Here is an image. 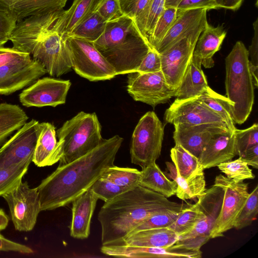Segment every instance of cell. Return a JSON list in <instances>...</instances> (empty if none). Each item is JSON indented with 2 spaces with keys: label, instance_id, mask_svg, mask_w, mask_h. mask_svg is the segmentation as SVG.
Wrapping results in <instances>:
<instances>
[{
  "label": "cell",
  "instance_id": "41",
  "mask_svg": "<svg viewBox=\"0 0 258 258\" xmlns=\"http://www.w3.org/2000/svg\"><path fill=\"white\" fill-rule=\"evenodd\" d=\"M217 166L227 178L235 181L253 179L255 178L251 169L241 157L234 160L222 163Z\"/></svg>",
  "mask_w": 258,
  "mask_h": 258
},
{
  "label": "cell",
  "instance_id": "34",
  "mask_svg": "<svg viewBox=\"0 0 258 258\" xmlns=\"http://www.w3.org/2000/svg\"><path fill=\"white\" fill-rule=\"evenodd\" d=\"M106 24L99 14L93 10L68 37L93 43L103 34Z\"/></svg>",
  "mask_w": 258,
  "mask_h": 258
},
{
  "label": "cell",
  "instance_id": "9",
  "mask_svg": "<svg viewBox=\"0 0 258 258\" xmlns=\"http://www.w3.org/2000/svg\"><path fill=\"white\" fill-rule=\"evenodd\" d=\"M66 43L72 69L91 81L110 80L116 76L113 67L92 43L68 37Z\"/></svg>",
  "mask_w": 258,
  "mask_h": 258
},
{
  "label": "cell",
  "instance_id": "49",
  "mask_svg": "<svg viewBox=\"0 0 258 258\" xmlns=\"http://www.w3.org/2000/svg\"><path fill=\"white\" fill-rule=\"evenodd\" d=\"M177 13L192 9L207 11L219 9L215 0H181L176 7Z\"/></svg>",
  "mask_w": 258,
  "mask_h": 258
},
{
  "label": "cell",
  "instance_id": "10",
  "mask_svg": "<svg viewBox=\"0 0 258 258\" xmlns=\"http://www.w3.org/2000/svg\"><path fill=\"white\" fill-rule=\"evenodd\" d=\"M2 197L8 205L15 229L24 232L33 230L41 211L37 187L31 188L27 181H22Z\"/></svg>",
  "mask_w": 258,
  "mask_h": 258
},
{
  "label": "cell",
  "instance_id": "21",
  "mask_svg": "<svg viewBox=\"0 0 258 258\" xmlns=\"http://www.w3.org/2000/svg\"><path fill=\"white\" fill-rule=\"evenodd\" d=\"M68 0H0V10L16 22L28 17L61 11Z\"/></svg>",
  "mask_w": 258,
  "mask_h": 258
},
{
  "label": "cell",
  "instance_id": "44",
  "mask_svg": "<svg viewBox=\"0 0 258 258\" xmlns=\"http://www.w3.org/2000/svg\"><path fill=\"white\" fill-rule=\"evenodd\" d=\"M90 189L98 199H101L104 202H107L128 190L101 177L95 181Z\"/></svg>",
  "mask_w": 258,
  "mask_h": 258
},
{
  "label": "cell",
  "instance_id": "53",
  "mask_svg": "<svg viewBox=\"0 0 258 258\" xmlns=\"http://www.w3.org/2000/svg\"><path fill=\"white\" fill-rule=\"evenodd\" d=\"M242 158L248 165L254 168H258V144L255 145L245 151Z\"/></svg>",
  "mask_w": 258,
  "mask_h": 258
},
{
  "label": "cell",
  "instance_id": "16",
  "mask_svg": "<svg viewBox=\"0 0 258 258\" xmlns=\"http://www.w3.org/2000/svg\"><path fill=\"white\" fill-rule=\"evenodd\" d=\"M164 119L167 123L173 125L179 123L189 125L214 123L228 126L223 118L198 97L183 100L176 99L166 110Z\"/></svg>",
  "mask_w": 258,
  "mask_h": 258
},
{
  "label": "cell",
  "instance_id": "4",
  "mask_svg": "<svg viewBox=\"0 0 258 258\" xmlns=\"http://www.w3.org/2000/svg\"><path fill=\"white\" fill-rule=\"evenodd\" d=\"M92 43L116 75L136 72L152 48L134 20L124 15L107 22L103 34Z\"/></svg>",
  "mask_w": 258,
  "mask_h": 258
},
{
  "label": "cell",
  "instance_id": "47",
  "mask_svg": "<svg viewBox=\"0 0 258 258\" xmlns=\"http://www.w3.org/2000/svg\"><path fill=\"white\" fill-rule=\"evenodd\" d=\"M161 71L160 54L154 48L149 50L136 72L154 73Z\"/></svg>",
  "mask_w": 258,
  "mask_h": 258
},
{
  "label": "cell",
  "instance_id": "2",
  "mask_svg": "<svg viewBox=\"0 0 258 258\" xmlns=\"http://www.w3.org/2000/svg\"><path fill=\"white\" fill-rule=\"evenodd\" d=\"M186 205L171 201L141 185L105 202L98 215L102 245L118 241L152 215Z\"/></svg>",
  "mask_w": 258,
  "mask_h": 258
},
{
  "label": "cell",
  "instance_id": "55",
  "mask_svg": "<svg viewBox=\"0 0 258 258\" xmlns=\"http://www.w3.org/2000/svg\"><path fill=\"white\" fill-rule=\"evenodd\" d=\"M9 218L5 211L0 208V231L5 229L7 227Z\"/></svg>",
  "mask_w": 258,
  "mask_h": 258
},
{
  "label": "cell",
  "instance_id": "13",
  "mask_svg": "<svg viewBox=\"0 0 258 258\" xmlns=\"http://www.w3.org/2000/svg\"><path fill=\"white\" fill-rule=\"evenodd\" d=\"M39 122H26L0 148V169L32 162Z\"/></svg>",
  "mask_w": 258,
  "mask_h": 258
},
{
  "label": "cell",
  "instance_id": "54",
  "mask_svg": "<svg viewBox=\"0 0 258 258\" xmlns=\"http://www.w3.org/2000/svg\"><path fill=\"white\" fill-rule=\"evenodd\" d=\"M243 0H215L219 9L223 8L232 11L238 10Z\"/></svg>",
  "mask_w": 258,
  "mask_h": 258
},
{
  "label": "cell",
  "instance_id": "32",
  "mask_svg": "<svg viewBox=\"0 0 258 258\" xmlns=\"http://www.w3.org/2000/svg\"><path fill=\"white\" fill-rule=\"evenodd\" d=\"M200 100L223 118L229 129H236L232 118L234 103L227 97L222 96L208 86L198 97Z\"/></svg>",
  "mask_w": 258,
  "mask_h": 258
},
{
  "label": "cell",
  "instance_id": "39",
  "mask_svg": "<svg viewBox=\"0 0 258 258\" xmlns=\"http://www.w3.org/2000/svg\"><path fill=\"white\" fill-rule=\"evenodd\" d=\"M30 163L0 169V196L18 185L27 173Z\"/></svg>",
  "mask_w": 258,
  "mask_h": 258
},
{
  "label": "cell",
  "instance_id": "40",
  "mask_svg": "<svg viewBox=\"0 0 258 258\" xmlns=\"http://www.w3.org/2000/svg\"><path fill=\"white\" fill-rule=\"evenodd\" d=\"M258 213V186L256 185L249 196L237 216L233 228L237 230L250 225L256 219Z\"/></svg>",
  "mask_w": 258,
  "mask_h": 258
},
{
  "label": "cell",
  "instance_id": "25",
  "mask_svg": "<svg viewBox=\"0 0 258 258\" xmlns=\"http://www.w3.org/2000/svg\"><path fill=\"white\" fill-rule=\"evenodd\" d=\"M178 236L169 228L150 229L139 231L123 238L107 244L167 248L177 240ZM105 245V244H104Z\"/></svg>",
  "mask_w": 258,
  "mask_h": 258
},
{
  "label": "cell",
  "instance_id": "33",
  "mask_svg": "<svg viewBox=\"0 0 258 258\" xmlns=\"http://www.w3.org/2000/svg\"><path fill=\"white\" fill-rule=\"evenodd\" d=\"M170 157L178 173L185 179L204 173L199 158L179 145L171 148Z\"/></svg>",
  "mask_w": 258,
  "mask_h": 258
},
{
  "label": "cell",
  "instance_id": "14",
  "mask_svg": "<svg viewBox=\"0 0 258 258\" xmlns=\"http://www.w3.org/2000/svg\"><path fill=\"white\" fill-rule=\"evenodd\" d=\"M30 54L0 67V94L8 95L29 86L46 73Z\"/></svg>",
  "mask_w": 258,
  "mask_h": 258
},
{
  "label": "cell",
  "instance_id": "42",
  "mask_svg": "<svg viewBox=\"0 0 258 258\" xmlns=\"http://www.w3.org/2000/svg\"><path fill=\"white\" fill-rule=\"evenodd\" d=\"M183 208L168 210L155 214L140 224L129 234L143 230L168 228L175 221Z\"/></svg>",
  "mask_w": 258,
  "mask_h": 258
},
{
  "label": "cell",
  "instance_id": "8",
  "mask_svg": "<svg viewBox=\"0 0 258 258\" xmlns=\"http://www.w3.org/2000/svg\"><path fill=\"white\" fill-rule=\"evenodd\" d=\"M164 126L154 111H148L139 120L134 131L130 149L131 162L142 169L159 157Z\"/></svg>",
  "mask_w": 258,
  "mask_h": 258
},
{
  "label": "cell",
  "instance_id": "18",
  "mask_svg": "<svg viewBox=\"0 0 258 258\" xmlns=\"http://www.w3.org/2000/svg\"><path fill=\"white\" fill-rule=\"evenodd\" d=\"M196 43L187 38L177 41L160 54L161 71L167 83L176 89L192 57Z\"/></svg>",
  "mask_w": 258,
  "mask_h": 258
},
{
  "label": "cell",
  "instance_id": "30",
  "mask_svg": "<svg viewBox=\"0 0 258 258\" xmlns=\"http://www.w3.org/2000/svg\"><path fill=\"white\" fill-rule=\"evenodd\" d=\"M29 119L24 110L18 105L0 103V145L21 128Z\"/></svg>",
  "mask_w": 258,
  "mask_h": 258
},
{
  "label": "cell",
  "instance_id": "1",
  "mask_svg": "<svg viewBox=\"0 0 258 258\" xmlns=\"http://www.w3.org/2000/svg\"><path fill=\"white\" fill-rule=\"evenodd\" d=\"M123 139L115 135L103 139L95 149L56 170L37 186L41 210L64 207L90 188L102 173L114 164Z\"/></svg>",
  "mask_w": 258,
  "mask_h": 258
},
{
  "label": "cell",
  "instance_id": "23",
  "mask_svg": "<svg viewBox=\"0 0 258 258\" xmlns=\"http://www.w3.org/2000/svg\"><path fill=\"white\" fill-rule=\"evenodd\" d=\"M98 200L90 188L72 202V218L70 225L72 237L81 239L88 237L92 217Z\"/></svg>",
  "mask_w": 258,
  "mask_h": 258
},
{
  "label": "cell",
  "instance_id": "11",
  "mask_svg": "<svg viewBox=\"0 0 258 258\" xmlns=\"http://www.w3.org/2000/svg\"><path fill=\"white\" fill-rule=\"evenodd\" d=\"M214 185L223 188L224 196L219 215L211 232V238L223 236L224 232L233 228L234 221L249 194L247 183L235 181L222 174L216 177Z\"/></svg>",
  "mask_w": 258,
  "mask_h": 258
},
{
  "label": "cell",
  "instance_id": "27",
  "mask_svg": "<svg viewBox=\"0 0 258 258\" xmlns=\"http://www.w3.org/2000/svg\"><path fill=\"white\" fill-rule=\"evenodd\" d=\"M97 0H74L71 7L58 18L56 27L66 40L72 32L93 10Z\"/></svg>",
  "mask_w": 258,
  "mask_h": 258
},
{
  "label": "cell",
  "instance_id": "43",
  "mask_svg": "<svg viewBox=\"0 0 258 258\" xmlns=\"http://www.w3.org/2000/svg\"><path fill=\"white\" fill-rule=\"evenodd\" d=\"M236 154L242 157L246 150L258 144V124L254 123L244 130L234 131Z\"/></svg>",
  "mask_w": 258,
  "mask_h": 258
},
{
  "label": "cell",
  "instance_id": "29",
  "mask_svg": "<svg viewBox=\"0 0 258 258\" xmlns=\"http://www.w3.org/2000/svg\"><path fill=\"white\" fill-rule=\"evenodd\" d=\"M141 172L140 185L167 198L175 195L176 183L167 178L156 162L143 168Z\"/></svg>",
  "mask_w": 258,
  "mask_h": 258
},
{
  "label": "cell",
  "instance_id": "46",
  "mask_svg": "<svg viewBox=\"0 0 258 258\" xmlns=\"http://www.w3.org/2000/svg\"><path fill=\"white\" fill-rule=\"evenodd\" d=\"M254 35L252 38L251 45L248 50L250 70L253 79V84L255 88L258 86V20L257 19L253 23Z\"/></svg>",
  "mask_w": 258,
  "mask_h": 258
},
{
  "label": "cell",
  "instance_id": "45",
  "mask_svg": "<svg viewBox=\"0 0 258 258\" xmlns=\"http://www.w3.org/2000/svg\"><path fill=\"white\" fill-rule=\"evenodd\" d=\"M93 11L99 14L106 22L123 16L119 0H97Z\"/></svg>",
  "mask_w": 258,
  "mask_h": 258
},
{
  "label": "cell",
  "instance_id": "24",
  "mask_svg": "<svg viewBox=\"0 0 258 258\" xmlns=\"http://www.w3.org/2000/svg\"><path fill=\"white\" fill-rule=\"evenodd\" d=\"M226 35V32L223 26L214 27L208 23L197 40L193 56L199 58L205 68L213 67V57L221 48Z\"/></svg>",
  "mask_w": 258,
  "mask_h": 258
},
{
  "label": "cell",
  "instance_id": "7",
  "mask_svg": "<svg viewBox=\"0 0 258 258\" xmlns=\"http://www.w3.org/2000/svg\"><path fill=\"white\" fill-rule=\"evenodd\" d=\"M224 196L223 188L213 185L198 197L204 213V217L188 233L178 237L171 248L200 251L202 246L211 238V232L219 215Z\"/></svg>",
  "mask_w": 258,
  "mask_h": 258
},
{
  "label": "cell",
  "instance_id": "36",
  "mask_svg": "<svg viewBox=\"0 0 258 258\" xmlns=\"http://www.w3.org/2000/svg\"><path fill=\"white\" fill-rule=\"evenodd\" d=\"M204 216V213L197 202L186 205L179 212L175 221L168 228L179 236L190 232Z\"/></svg>",
  "mask_w": 258,
  "mask_h": 258
},
{
  "label": "cell",
  "instance_id": "17",
  "mask_svg": "<svg viewBox=\"0 0 258 258\" xmlns=\"http://www.w3.org/2000/svg\"><path fill=\"white\" fill-rule=\"evenodd\" d=\"M207 12L205 9H192L177 13L172 25L155 49L161 53L183 38L197 43L208 23Z\"/></svg>",
  "mask_w": 258,
  "mask_h": 258
},
{
  "label": "cell",
  "instance_id": "51",
  "mask_svg": "<svg viewBox=\"0 0 258 258\" xmlns=\"http://www.w3.org/2000/svg\"><path fill=\"white\" fill-rule=\"evenodd\" d=\"M29 54L20 51L14 48L0 47V67L12 60Z\"/></svg>",
  "mask_w": 258,
  "mask_h": 258
},
{
  "label": "cell",
  "instance_id": "50",
  "mask_svg": "<svg viewBox=\"0 0 258 258\" xmlns=\"http://www.w3.org/2000/svg\"><path fill=\"white\" fill-rule=\"evenodd\" d=\"M0 251H14L24 254L33 252L30 247L10 240L0 234Z\"/></svg>",
  "mask_w": 258,
  "mask_h": 258
},
{
  "label": "cell",
  "instance_id": "26",
  "mask_svg": "<svg viewBox=\"0 0 258 258\" xmlns=\"http://www.w3.org/2000/svg\"><path fill=\"white\" fill-rule=\"evenodd\" d=\"M208 85L201 60L192 57L186 69L178 87L176 89V99L183 100L200 96Z\"/></svg>",
  "mask_w": 258,
  "mask_h": 258
},
{
  "label": "cell",
  "instance_id": "31",
  "mask_svg": "<svg viewBox=\"0 0 258 258\" xmlns=\"http://www.w3.org/2000/svg\"><path fill=\"white\" fill-rule=\"evenodd\" d=\"M124 257H189L202 256V251H186L167 248L150 247L128 245H123L121 249Z\"/></svg>",
  "mask_w": 258,
  "mask_h": 258
},
{
  "label": "cell",
  "instance_id": "22",
  "mask_svg": "<svg viewBox=\"0 0 258 258\" xmlns=\"http://www.w3.org/2000/svg\"><path fill=\"white\" fill-rule=\"evenodd\" d=\"M62 154V145L57 141L53 124L47 122H39L32 162L38 167L51 166L60 160Z\"/></svg>",
  "mask_w": 258,
  "mask_h": 258
},
{
  "label": "cell",
  "instance_id": "38",
  "mask_svg": "<svg viewBox=\"0 0 258 258\" xmlns=\"http://www.w3.org/2000/svg\"><path fill=\"white\" fill-rule=\"evenodd\" d=\"M177 17V9L165 8L159 18L147 41L151 47L155 49L164 38Z\"/></svg>",
  "mask_w": 258,
  "mask_h": 258
},
{
  "label": "cell",
  "instance_id": "5",
  "mask_svg": "<svg viewBox=\"0 0 258 258\" xmlns=\"http://www.w3.org/2000/svg\"><path fill=\"white\" fill-rule=\"evenodd\" d=\"M225 68L226 97L234 103L233 120L241 124L251 111L255 88L248 50L242 41H237L226 57Z\"/></svg>",
  "mask_w": 258,
  "mask_h": 258
},
{
  "label": "cell",
  "instance_id": "28",
  "mask_svg": "<svg viewBox=\"0 0 258 258\" xmlns=\"http://www.w3.org/2000/svg\"><path fill=\"white\" fill-rule=\"evenodd\" d=\"M166 164L168 176L176 183L175 195L179 199L183 201L190 200L198 198L205 192L206 189L204 173L186 179L179 175L173 163L166 162Z\"/></svg>",
  "mask_w": 258,
  "mask_h": 258
},
{
  "label": "cell",
  "instance_id": "57",
  "mask_svg": "<svg viewBox=\"0 0 258 258\" xmlns=\"http://www.w3.org/2000/svg\"><path fill=\"white\" fill-rule=\"evenodd\" d=\"M9 40V37L0 35V47L4 45Z\"/></svg>",
  "mask_w": 258,
  "mask_h": 258
},
{
  "label": "cell",
  "instance_id": "19",
  "mask_svg": "<svg viewBox=\"0 0 258 258\" xmlns=\"http://www.w3.org/2000/svg\"><path fill=\"white\" fill-rule=\"evenodd\" d=\"M174 125L173 138L175 145L182 146L198 158L204 146L215 134L231 131L225 125L214 123L197 125L179 123Z\"/></svg>",
  "mask_w": 258,
  "mask_h": 258
},
{
  "label": "cell",
  "instance_id": "3",
  "mask_svg": "<svg viewBox=\"0 0 258 258\" xmlns=\"http://www.w3.org/2000/svg\"><path fill=\"white\" fill-rule=\"evenodd\" d=\"M64 10L28 17L16 23L9 36L13 48L32 56L52 77L72 69L69 50L56 23Z\"/></svg>",
  "mask_w": 258,
  "mask_h": 258
},
{
  "label": "cell",
  "instance_id": "48",
  "mask_svg": "<svg viewBox=\"0 0 258 258\" xmlns=\"http://www.w3.org/2000/svg\"><path fill=\"white\" fill-rule=\"evenodd\" d=\"M150 0H119L123 15L135 20Z\"/></svg>",
  "mask_w": 258,
  "mask_h": 258
},
{
  "label": "cell",
  "instance_id": "15",
  "mask_svg": "<svg viewBox=\"0 0 258 258\" xmlns=\"http://www.w3.org/2000/svg\"><path fill=\"white\" fill-rule=\"evenodd\" d=\"M71 85L70 80L39 79L20 94L19 100L27 107H55L66 102Z\"/></svg>",
  "mask_w": 258,
  "mask_h": 258
},
{
  "label": "cell",
  "instance_id": "6",
  "mask_svg": "<svg viewBox=\"0 0 258 258\" xmlns=\"http://www.w3.org/2000/svg\"><path fill=\"white\" fill-rule=\"evenodd\" d=\"M56 137L62 147L59 165L85 155L102 141L101 125L95 113L79 112L57 130Z\"/></svg>",
  "mask_w": 258,
  "mask_h": 258
},
{
  "label": "cell",
  "instance_id": "35",
  "mask_svg": "<svg viewBox=\"0 0 258 258\" xmlns=\"http://www.w3.org/2000/svg\"><path fill=\"white\" fill-rule=\"evenodd\" d=\"M165 0H150L139 15L134 20L141 34L147 40L165 9Z\"/></svg>",
  "mask_w": 258,
  "mask_h": 258
},
{
  "label": "cell",
  "instance_id": "37",
  "mask_svg": "<svg viewBox=\"0 0 258 258\" xmlns=\"http://www.w3.org/2000/svg\"><path fill=\"white\" fill-rule=\"evenodd\" d=\"M141 172L137 169L119 167L113 165L108 168L101 177L127 189L140 185Z\"/></svg>",
  "mask_w": 258,
  "mask_h": 258
},
{
  "label": "cell",
  "instance_id": "52",
  "mask_svg": "<svg viewBox=\"0 0 258 258\" xmlns=\"http://www.w3.org/2000/svg\"><path fill=\"white\" fill-rule=\"evenodd\" d=\"M16 23V21L9 14L0 10V35L9 37Z\"/></svg>",
  "mask_w": 258,
  "mask_h": 258
},
{
  "label": "cell",
  "instance_id": "12",
  "mask_svg": "<svg viewBox=\"0 0 258 258\" xmlns=\"http://www.w3.org/2000/svg\"><path fill=\"white\" fill-rule=\"evenodd\" d=\"M127 91L133 99L154 107L175 96L176 89L166 82L162 71L127 74Z\"/></svg>",
  "mask_w": 258,
  "mask_h": 258
},
{
  "label": "cell",
  "instance_id": "56",
  "mask_svg": "<svg viewBox=\"0 0 258 258\" xmlns=\"http://www.w3.org/2000/svg\"><path fill=\"white\" fill-rule=\"evenodd\" d=\"M181 0H165V8L174 7L176 8L178 3Z\"/></svg>",
  "mask_w": 258,
  "mask_h": 258
},
{
  "label": "cell",
  "instance_id": "20",
  "mask_svg": "<svg viewBox=\"0 0 258 258\" xmlns=\"http://www.w3.org/2000/svg\"><path fill=\"white\" fill-rule=\"evenodd\" d=\"M236 156L234 131L215 134L203 148L199 157L204 169L216 167Z\"/></svg>",
  "mask_w": 258,
  "mask_h": 258
}]
</instances>
